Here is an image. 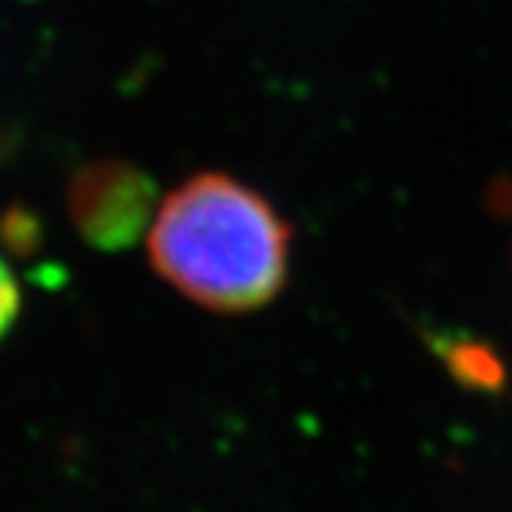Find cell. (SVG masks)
I'll use <instances>...</instances> for the list:
<instances>
[{
    "label": "cell",
    "instance_id": "6da1fadb",
    "mask_svg": "<svg viewBox=\"0 0 512 512\" xmlns=\"http://www.w3.org/2000/svg\"><path fill=\"white\" fill-rule=\"evenodd\" d=\"M291 242V225L274 205L220 171L177 185L148 228L154 271L217 313L271 305L288 282Z\"/></svg>",
    "mask_w": 512,
    "mask_h": 512
},
{
    "label": "cell",
    "instance_id": "7a4b0ae2",
    "mask_svg": "<svg viewBox=\"0 0 512 512\" xmlns=\"http://www.w3.org/2000/svg\"><path fill=\"white\" fill-rule=\"evenodd\" d=\"M154 214L157 205L148 174L120 160L86 165L69 185V217L77 234L94 248H126L148 234Z\"/></svg>",
    "mask_w": 512,
    "mask_h": 512
},
{
    "label": "cell",
    "instance_id": "3957f363",
    "mask_svg": "<svg viewBox=\"0 0 512 512\" xmlns=\"http://www.w3.org/2000/svg\"><path fill=\"white\" fill-rule=\"evenodd\" d=\"M433 350L441 356L447 373L464 390L498 393L507 384L504 359L487 342H481V339H473V336H444L441 333Z\"/></svg>",
    "mask_w": 512,
    "mask_h": 512
},
{
    "label": "cell",
    "instance_id": "277c9868",
    "mask_svg": "<svg viewBox=\"0 0 512 512\" xmlns=\"http://www.w3.org/2000/svg\"><path fill=\"white\" fill-rule=\"evenodd\" d=\"M18 311H20L18 282H15L12 271L6 268V262L0 259V336L12 328V322L18 319Z\"/></svg>",
    "mask_w": 512,
    "mask_h": 512
}]
</instances>
